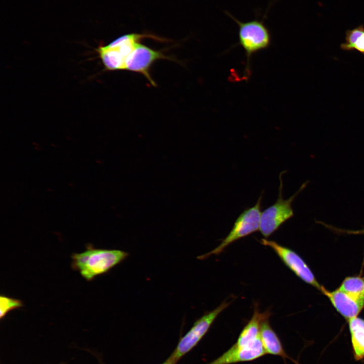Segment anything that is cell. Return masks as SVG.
<instances>
[{
	"label": "cell",
	"mask_w": 364,
	"mask_h": 364,
	"mask_svg": "<svg viewBox=\"0 0 364 364\" xmlns=\"http://www.w3.org/2000/svg\"><path fill=\"white\" fill-rule=\"evenodd\" d=\"M128 256L127 252L122 250L97 249L88 244L85 251L72 254L71 266L84 279L90 281L96 276L107 272Z\"/></svg>",
	"instance_id": "6da1fadb"
},
{
	"label": "cell",
	"mask_w": 364,
	"mask_h": 364,
	"mask_svg": "<svg viewBox=\"0 0 364 364\" xmlns=\"http://www.w3.org/2000/svg\"><path fill=\"white\" fill-rule=\"evenodd\" d=\"M226 14L232 18L239 27V44L244 50L246 57L245 68L246 78L250 76V60L253 54L268 48L271 41L269 29L264 21L258 19L241 22L230 13Z\"/></svg>",
	"instance_id": "7a4b0ae2"
},
{
	"label": "cell",
	"mask_w": 364,
	"mask_h": 364,
	"mask_svg": "<svg viewBox=\"0 0 364 364\" xmlns=\"http://www.w3.org/2000/svg\"><path fill=\"white\" fill-rule=\"evenodd\" d=\"M280 173V184L279 195L276 202L265 209L261 214L259 231L264 238H268L276 232L285 221L294 216L292 204L296 196L303 190L308 184L304 183L300 189L293 196L285 200L283 197V181L282 176L285 172Z\"/></svg>",
	"instance_id": "3957f363"
},
{
	"label": "cell",
	"mask_w": 364,
	"mask_h": 364,
	"mask_svg": "<svg viewBox=\"0 0 364 364\" xmlns=\"http://www.w3.org/2000/svg\"><path fill=\"white\" fill-rule=\"evenodd\" d=\"M262 198L261 194L253 207L246 209L240 214L231 231L217 247L198 258L203 259L212 255H218L234 242L259 230Z\"/></svg>",
	"instance_id": "277c9868"
},
{
	"label": "cell",
	"mask_w": 364,
	"mask_h": 364,
	"mask_svg": "<svg viewBox=\"0 0 364 364\" xmlns=\"http://www.w3.org/2000/svg\"><path fill=\"white\" fill-rule=\"evenodd\" d=\"M224 301L213 310L207 312L197 320L190 330L179 341L172 354L167 359L172 364L176 362L191 351L206 334L218 315L230 304Z\"/></svg>",
	"instance_id": "5b68a950"
},
{
	"label": "cell",
	"mask_w": 364,
	"mask_h": 364,
	"mask_svg": "<svg viewBox=\"0 0 364 364\" xmlns=\"http://www.w3.org/2000/svg\"><path fill=\"white\" fill-rule=\"evenodd\" d=\"M260 243L271 248L284 264L300 279L321 291L323 287L316 281L306 262L297 253L274 241L262 239Z\"/></svg>",
	"instance_id": "8992f818"
},
{
	"label": "cell",
	"mask_w": 364,
	"mask_h": 364,
	"mask_svg": "<svg viewBox=\"0 0 364 364\" xmlns=\"http://www.w3.org/2000/svg\"><path fill=\"white\" fill-rule=\"evenodd\" d=\"M161 59L173 60L161 51L138 42L126 59L125 70L142 74L152 85L156 86V83L152 78L150 70L155 62Z\"/></svg>",
	"instance_id": "52a82bcc"
},
{
	"label": "cell",
	"mask_w": 364,
	"mask_h": 364,
	"mask_svg": "<svg viewBox=\"0 0 364 364\" xmlns=\"http://www.w3.org/2000/svg\"><path fill=\"white\" fill-rule=\"evenodd\" d=\"M265 354L260 336L253 343L247 345L239 346L234 344L221 356L208 364H233L251 361Z\"/></svg>",
	"instance_id": "ba28073f"
},
{
	"label": "cell",
	"mask_w": 364,
	"mask_h": 364,
	"mask_svg": "<svg viewBox=\"0 0 364 364\" xmlns=\"http://www.w3.org/2000/svg\"><path fill=\"white\" fill-rule=\"evenodd\" d=\"M321 292L329 299L337 311L347 322L357 317L364 307V300L354 298L339 289L331 292L323 287Z\"/></svg>",
	"instance_id": "9c48e42d"
},
{
	"label": "cell",
	"mask_w": 364,
	"mask_h": 364,
	"mask_svg": "<svg viewBox=\"0 0 364 364\" xmlns=\"http://www.w3.org/2000/svg\"><path fill=\"white\" fill-rule=\"evenodd\" d=\"M270 313L268 311L260 312L255 308L253 314L240 333L235 345L239 346L250 344L260 337V329L262 322L268 318Z\"/></svg>",
	"instance_id": "30bf717a"
},
{
	"label": "cell",
	"mask_w": 364,
	"mask_h": 364,
	"mask_svg": "<svg viewBox=\"0 0 364 364\" xmlns=\"http://www.w3.org/2000/svg\"><path fill=\"white\" fill-rule=\"evenodd\" d=\"M260 336L266 353L289 358L279 337L270 327L268 318L264 320L261 324Z\"/></svg>",
	"instance_id": "8fae6325"
},
{
	"label": "cell",
	"mask_w": 364,
	"mask_h": 364,
	"mask_svg": "<svg viewBox=\"0 0 364 364\" xmlns=\"http://www.w3.org/2000/svg\"><path fill=\"white\" fill-rule=\"evenodd\" d=\"M353 357L364 359V320L356 317L348 321Z\"/></svg>",
	"instance_id": "7c38bea8"
},
{
	"label": "cell",
	"mask_w": 364,
	"mask_h": 364,
	"mask_svg": "<svg viewBox=\"0 0 364 364\" xmlns=\"http://www.w3.org/2000/svg\"><path fill=\"white\" fill-rule=\"evenodd\" d=\"M97 51L106 70H125L126 58L117 48L108 45L100 46Z\"/></svg>",
	"instance_id": "4fadbf2b"
},
{
	"label": "cell",
	"mask_w": 364,
	"mask_h": 364,
	"mask_svg": "<svg viewBox=\"0 0 364 364\" xmlns=\"http://www.w3.org/2000/svg\"><path fill=\"white\" fill-rule=\"evenodd\" d=\"M338 289L354 298L364 300V279L362 278L357 277H347Z\"/></svg>",
	"instance_id": "5bb4252c"
},
{
	"label": "cell",
	"mask_w": 364,
	"mask_h": 364,
	"mask_svg": "<svg viewBox=\"0 0 364 364\" xmlns=\"http://www.w3.org/2000/svg\"><path fill=\"white\" fill-rule=\"evenodd\" d=\"M23 306L22 301L2 295L0 296V318L2 320L8 312L15 309L22 307Z\"/></svg>",
	"instance_id": "9a60e30c"
},
{
	"label": "cell",
	"mask_w": 364,
	"mask_h": 364,
	"mask_svg": "<svg viewBox=\"0 0 364 364\" xmlns=\"http://www.w3.org/2000/svg\"><path fill=\"white\" fill-rule=\"evenodd\" d=\"M356 50L364 55V28L362 30L355 42L351 47V51Z\"/></svg>",
	"instance_id": "2e32d148"
},
{
	"label": "cell",
	"mask_w": 364,
	"mask_h": 364,
	"mask_svg": "<svg viewBox=\"0 0 364 364\" xmlns=\"http://www.w3.org/2000/svg\"><path fill=\"white\" fill-rule=\"evenodd\" d=\"M321 224L324 225L325 227L327 228L328 229H330V230L334 231L336 233H344L349 235H364V228L359 230H345L336 228L333 226L327 224L323 222H322Z\"/></svg>",
	"instance_id": "e0dca14e"
},
{
	"label": "cell",
	"mask_w": 364,
	"mask_h": 364,
	"mask_svg": "<svg viewBox=\"0 0 364 364\" xmlns=\"http://www.w3.org/2000/svg\"><path fill=\"white\" fill-rule=\"evenodd\" d=\"M162 364H171L169 361H168L167 359Z\"/></svg>",
	"instance_id": "ac0fdd59"
}]
</instances>
